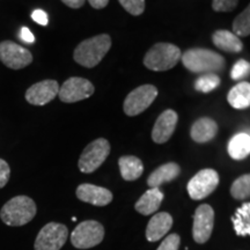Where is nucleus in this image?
<instances>
[{"label": "nucleus", "mask_w": 250, "mask_h": 250, "mask_svg": "<svg viewBox=\"0 0 250 250\" xmlns=\"http://www.w3.org/2000/svg\"><path fill=\"white\" fill-rule=\"evenodd\" d=\"M110 46V36L107 34H101L83 41L74 50L73 58L81 66L87 68L95 67L108 54Z\"/></svg>", "instance_id": "nucleus-1"}, {"label": "nucleus", "mask_w": 250, "mask_h": 250, "mask_svg": "<svg viewBox=\"0 0 250 250\" xmlns=\"http://www.w3.org/2000/svg\"><path fill=\"white\" fill-rule=\"evenodd\" d=\"M183 65L193 73H214L223 71L226 62L221 55L208 49H189L181 57Z\"/></svg>", "instance_id": "nucleus-2"}, {"label": "nucleus", "mask_w": 250, "mask_h": 250, "mask_svg": "<svg viewBox=\"0 0 250 250\" xmlns=\"http://www.w3.org/2000/svg\"><path fill=\"white\" fill-rule=\"evenodd\" d=\"M36 204L30 197L17 196L9 199L0 210L2 223L12 227L23 226L36 215Z\"/></svg>", "instance_id": "nucleus-3"}, {"label": "nucleus", "mask_w": 250, "mask_h": 250, "mask_svg": "<svg viewBox=\"0 0 250 250\" xmlns=\"http://www.w3.org/2000/svg\"><path fill=\"white\" fill-rule=\"evenodd\" d=\"M182 57L179 46L170 43H158L144 57L145 66L152 71L162 72L173 68Z\"/></svg>", "instance_id": "nucleus-4"}, {"label": "nucleus", "mask_w": 250, "mask_h": 250, "mask_svg": "<svg viewBox=\"0 0 250 250\" xmlns=\"http://www.w3.org/2000/svg\"><path fill=\"white\" fill-rule=\"evenodd\" d=\"M104 237V227L99 221L80 223L71 234V243L77 249H89L100 245Z\"/></svg>", "instance_id": "nucleus-5"}, {"label": "nucleus", "mask_w": 250, "mask_h": 250, "mask_svg": "<svg viewBox=\"0 0 250 250\" xmlns=\"http://www.w3.org/2000/svg\"><path fill=\"white\" fill-rule=\"evenodd\" d=\"M109 153H110V144L107 139L99 138L94 140L81 153L78 162L80 171L85 174L95 171L105 161Z\"/></svg>", "instance_id": "nucleus-6"}, {"label": "nucleus", "mask_w": 250, "mask_h": 250, "mask_svg": "<svg viewBox=\"0 0 250 250\" xmlns=\"http://www.w3.org/2000/svg\"><path fill=\"white\" fill-rule=\"evenodd\" d=\"M68 229L65 225L58 223L46 224L37 234L34 249L61 250L67 241Z\"/></svg>", "instance_id": "nucleus-7"}, {"label": "nucleus", "mask_w": 250, "mask_h": 250, "mask_svg": "<svg viewBox=\"0 0 250 250\" xmlns=\"http://www.w3.org/2000/svg\"><path fill=\"white\" fill-rule=\"evenodd\" d=\"M156 96L158 89L153 85H143L133 89L125 99L123 109L127 116H137L145 111L152 104Z\"/></svg>", "instance_id": "nucleus-8"}, {"label": "nucleus", "mask_w": 250, "mask_h": 250, "mask_svg": "<svg viewBox=\"0 0 250 250\" xmlns=\"http://www.w3.org/2000/svg\"><path fill=\"white\" fill-rule=\"evenodd\" d=\"M219 175L214 169H203L198 171L187 186L189 196L193 201H201L210 196L217 189Z\"/></svg>", "instance_id": "nucleus-9"}, {"label": "nucleus", "mask_w": 250, "mask_h": 250, "mask_svg": "<svg viewBox=\"0 0 250 250\" xmlns=\"http://www.w3.org/2000/svg\"><path fill=\"white\" fill-rule=\"evenodd\" d=\"M0 62L12 70H21L33 62V55L29 50L12 41L0 43Z\"/></svg>", "instance_id": "nucleus-10"}, {"label": "nucleus", "mask_w": 250, "mask_h": 250, "mask_svg": "<svg viewBox=\"0 0 250 250\" xmlns=\"http://www.w3.org/2000/svg\"><path fill=\"white\" fill-rule=\"evenodd\" d=\"M94 90L95 88L89 80L79 77H72L65 81L59 88L58 96L62 102L74 103L88 99L93 95Z\"/></svg>", "instance_id": "nucleus-11"}, {"label": "nucleus", "mask_w": 250, "mask_h": 250, "mask_svg": "<svg viewBox=\"0 0 250 250\" xmlns=\"http://www.w3.org/2000/svg\"><path fill=\"white\" fill-rule=\"evenodd\" d=\"M214 226V211L210 205L202 204L193 215L192 236L197 243H205L210 240Z\"/></svg>", "instance_id": "nucleus-12"}, {"label": "nucleus", "mask_w": 250, "mask_h": 250, "mask_svg": "<svg viewBox=\"0 0 250 250\" xmlns=\"http://www.w3.org/2000/svg\"><path fill=\"white\" fill-rule=\"evenodd\" d=\"M59 93V86L56 80H43L35 83L26 92V100L33 105H44L51 102Z\"/></svg>", "instance_id": "nucleus-13"}, {"label": "nucleus", "mask_w": 250, "mask_h": 250, "mask_svg": "<svg viewBox=\"0 0 250 250\" xmlns=\"http://www.w3.org/2000/svg\"><path fill=\"white\" fill-rule=\"evenodd\" d=\"M177 116L176 111L166 110L162 112L160 116L156 120L154 127L152 131V138L156 144H164L168 142L173 136L175 129H176Z\"/></svg>", "instance_id": "nucleus-14"}, {"label": "nucleus", "mask_w": 250, "mask_h": 250, "mask_svg": "<svg viewBox=\"0 0 250 250\" xmlns=\"http://www.w3.org/2000/svg\"><path fill=\"white\" fill-rule=\"evenodd\" d=\"M77 197L81 202L95 206H105L112 201V193L105 188L83 183L77 188Z\"/></svg>", "instance_id": "nucleus-15"}, {"label": "nucleus", "mask_w": 250, "mask_h": 250, "mask_svg": "<svg viewBox=\"0 0 250 250\" xmlns=\"http://www.w3.org/2000/svg\"><path fill=\"white\" fill-rule=\"evenodd\" d=\"M173 226V218L167 212H160L153 215L146 228V239L155 242L164 237Z\"/></svg>", "instance_id": "nucleus-16"}, {"label": "nucleus", "mask_w": 250, "mask_h": 250, "mask_svg": "<svg viewBox=\"0 0 250 250\" xmlns=\"http://www.w3.org/2000/svg\"><path fill=\"white\" fill-rule=\"evenodd\" d=\"M218 124L213 120L208 117H203L197 120L192 124L190 136L193 142L204 144L211 142L212 139L217 136Z\"/></svg>", "instance_id": "nucleus-17"}, {"label": "nucleus", "mask_w": 250, "mask_h": 250, "mask_svg": "<svg viewBox=\"0 0 250 250\" xmlns=\"http://www.w3.org/2000/svg\"><path fill=\"white\" fill-rule=\"evenodd\" d=\"M164 201V193L159 188H149L144 195L138 199L134 205L137 212L143 215H151L160 208V205Z\"/></svg>", "instance_id": "nucleus-18"}, {"label": "nucleus", "mask_w": 250, "mask_h": 250, "mask_svg": "<svg viewBox=\"0 0 250 250\" xmlns=\"http://www.w3.org/2000/svg\"><path fill=\"white\" fill-rule=\"evenodd\" d=\"M181 173L180 166L175 162H168L160 166L153 171L147 179V184L149 188H159L164 183L170 182L176 179Z\"/></svg>", "instance_id": "nucleus-19"}, {"label": "nucleus", "mask_w": 250, "mask_h": 250, "mask_svg": "<svg viewBox=\"0 0 250 250\" xmlns=\"http://www.w3.org/2000/svg\"><path fill=\"white\" fill-rule=\"evenodd\" d=\"M212 41L218 49L224 50L226 52L237 54V52H241L243 49V43L240 40V37L236 36L232 31L217 30L212 35Z\"/></svg>", "instance_id": "nucleus-20"}, {"label": "nucleus", "mask_w": 250, "mask_h": 250, "mask_svg": "<svg viewBox=\"0 0 250 250\" xmlns=\"http://www.w3.org/2000/svg\"><path fill=\"white\" fill-rule=\"evenodd\" d=\"M118 166H120L122 177L125 181H134L139 179L144 171L143 162L137 156H122L118 160Z\"/></svg>", "instance_id": "nucleus-21"}, {"label": "nucleus", "mask_w": 250, "mask_h": 250, "mask_svg": "<svg viewBox=\"0 0 250 250\" xmlns=\"http://www.w3.org/2000/svg\"><path fill=\"white\" fill-rule=\"evenodd\" d=\"M228 103L234 109H247L250 107V83L242 81L233 87L227 95Z\"/></svg>", "instance_id": "nucleus-22"}, {"label": "nucleus", "mask_w": 250, "mask_h": 250, "mask_svg": "<svg viewBox=\"0 0 250 250\" xmlns=\"http://www.w3.org/2000/svg\"><path fill=\"white\" fill-rule=\"evenodd\" d=\"M228 154L234 160H243L250 154V137L245 132L235 134L228 143Z\"/></svg>", "instance_id": "nucleus-23"}, {"label": "nucleus", "mask_w": 250, "mask_h": 250, "mask_svg": "<svg viewBox=\"0 0 250 250\" xmlns=\"http://www.w3.org/2000/svg\"><path fill=\"white\" fill-rule=\"evenodd\" d=\"M236 235L250 236V202L243 203L232 217Z\"/></svg>", "instance_id": "nucleus-24"}, {"label": "nucleus", "mask_w": 250, "mask_h": 250, "mask_svg": "<svg viewBox=\"0 0 250 250\" xmlns=\"http://www.w3.org/2000/svg\"><path fill=\"white\" fill-rule=\"evenodd\" d=\"M230 195L237 201L250 198V174H245L234 181L230 187Z\"/></svg>", "instance_id": "nucleus-25"}, {"label": "nucleus", "mask_w": 250, "mask_h": 250, "mask_svg": "<svg viewBox=\"0 0 250 250\" xmlns=\"http://www.w3.org/2000/svg\"><path fill=\"white\" fill-rule=\"evenodd\" d=\"M233 33L236 36L246 37L250 35V4L242 13L235 18L233 22Z\"/></svg>", "instance_id": "nucleus-26"}, {"label": "nucleus", "mask_w": 250, "mask_h": 250, "mask_svg": "<svg viewBox=\"0 0 250 250\" xmlns=\"http://www.w3.org/2000/svg\"><path fill=\"white\" fill-rule=\"evenodd\" d=\"M220 85V78L215 73H205L196 80L195 88L201 93H210Z\"/></svg>", "instance_id": "nucleus-27"}, {"label": "nucleus", "mask_w": 250, "mask_h": 250, "mask_svg": "<svg viewBox=\"0 0 250 250\" xmlns=\"http://www.w3.org/2000/svg\"><path fill=\"white\" fill-rule=\"evenodd\" d=\"M250 74V62L245 61V59H240L237 61L230 71V78L233 80H241L245 79Z\"/></svg>", "instance_id": "nucleus-28"}, {"label": "nucleus", "mask_w": 250, "mask_h": 250, "mask_svg": "<svg viewBox=\"0 0 250 250\" xmlns=\"http://www.w3.org/2000/svg\"><path fill=\"white\" fill-rule=\"evenodd\" d=\"M126 12L132 15H140L145 11V0H118Z\"/></svg>", "instance_id": "nucleus-29"}, {"label": "nucleus", "mask_w": 250, "mask_h": 250, "mask_svg": "<svg viewBox=\"0 0 250 250\" xmlns=\"http://www.w3.org/2000/svg\"><path fill=\"white\" fill-rule=\"evenodd\" d=\"M181 243V237L179 234H169L164 241L161 242V245L159 246V248L156 250H179Z\"/></svg>", "instance_id": "nucleus-30"}, {"label": "nucleus", "mask_w": 250, "mask_h": 250, "mask_svg": "<svg viewBox=\"0 0 250 250\" xmlns=\"http://www.w3.org/2000/svg\"><path fill=\"white\" fill-rule=\"evenodd\" d=\"M239 4V0H213L212 8L215 12H230Z\"/></svg>", "instance_id": "nucleus-31"}, {"label": "nucleus", "mask_w": 250, "mask_h": 250, "mask_svg": "<svg viewBox=\"0 0 250 250\" xmlns=\"http://www.w3.org/2000/svg\"><path fill=\"white\" fill-rule=\"evenodd\" d=\"M11 177V168L9 165L2 159H0V189L4 188Z\"/></svg>", "instance_id": "nucleus-32"}, {"label": "nucleus", "mask_w": 250, "mask_h": 250, "mask_svg": "<svg viewBox=\"0 0 250 250\" xmlns=\"http://www.w3.org/2000/svg\"><path fill=\"white\" fill-rule=\"evenodd\" d=\"M31 19H33L36 23L41 24V26H46L49 22L48 14H46L43 9H35V11L31 13Z\"/></svg>", "instance_id": "nucleus-33"}, {"label": "nucleus", "mask_w": 250, "mask_h": 250, "mask_svg": "<svg viewBox=\"0 0 250 250\" xmlns=\"http://www.w3.org/2000/svg\"><path fill=\"white\" fill-rule=\"evenodd\" d=\"M19 36H20L21 41H23L24 43H28V44H33V43L35 42V36H34V34L31 33L29 28L27 27L21 28Z\"/></svg>", "instance_id": "nucleus-34"}, {"label": "nucleus", "mask_w": 250, "mask_h": 250, "mask_svg": "<svg viewBox=\"0 0 250 250\" xmlns=\"http://www.w3.org/2000/svg\"><path fill=\"white\" fill-rule=\"evenodd\" d=\"M65 5L71 8H80L81 6L85 4V0H62Z\"/></svg>", "instance_id": "nucleus-35"}, {"label": "nucleus", "mask_w": 250, "mask_h": 250, "mask_svg": "<svg viewBox=\"0 0 250 250\" xmlns=\"http://www.w3.org/2000/svg\"><path fill=\"white\" fill-rule=\"evenodd\" d=\"M88 1L93 8L101 9V8H104L105 6L108 5L109 0H88Z\"/></svg>", "instance_id": "nucleus-36"}, {"label": "nucleus", "mask_w": 250, "mask_h": 250, "mask_svg": "<svg viewBox=\"0 0 250 250\" xmlns=\"http://www.w3.org/2000/svg\"><path fill=\"white\" fill-rule=\"evenodd\" d=\"M243 132H245V133H247V134H248V136L250 137V129H247V130H245V131H243Z\"/></svg>", "instance_id": "nucleus-37"}]
</instances>
